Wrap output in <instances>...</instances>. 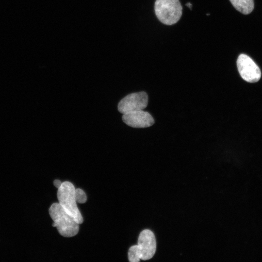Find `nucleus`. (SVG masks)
<instances>
[{
    "mask_svg": "<svg viewBox=\"0 0 262 262\" xmlns=\"http://www.w3.org/2000/svg\"><path fill=\"white\" fill-rule=\"evenodd\" d=\"M49 212L50 217L53 221L52 226L57 228L62 236L71 237L78 233L79 224L59 203H53L50 206Z\"/></svg>",
    "mask_w": 262,
    "mask_h": 262,
    "instance_id": "1",
    "label": "nucleus"
},
{
    "mask_svg": "<svg viewBox=\"0 0 262 262\" xmlns=\"http://www.w3.org/2000/svg\"><path fill=\"white\" fill-rule=\"evenodd\" d=\"M156 249L155 237L149 229L142 231L139 236L138 245L129 249L128 258L130 262H139L140 259L147 260L153 257Z\"/></svg>",
    "mask_w": 262,
    "mask_h": 262,
    "instance_id": "2",
    "label": "nucleus"
},
{
    "mask_svg": "<svg viewBox=\"0 0 262 262\" xmlns=\"http://www.w3.org/2000/svg\"><path fill=\"white\" fill-rule=\"evenodd\" d=\"M75 188L69 181L62 182L58 189L57 198L63 208L79 224L83 222V218L77 206L74 193Z\"/></svg>",
    "mask_w": 262,
    "mask_h": 262,
    "instance_id": "3",
    "label": "nucleus"
},
{
    "mask_svg": "<svg viewBox=\"0 0 262 262\" xmlns=\"http://www.w3.org/2000/svg\"><path fill=\"white\" fill-rule=\"evenodd\" d=\"M155 12L161 22L166 25H172L180 19L182 7L179 0H156Z\"/></svg>",
    "mask_w": 262,
    "mask_h": 262,
    "instance_id": "4",
    "label": "nucleus"
},
{
    "mask_svg": "<svg viewBox=\"0 0 262 262\" xmlns=\"http://www.w3.org/2000/svg\"><path fill=\"white\" fill-rule=\"evenodd\" d=\"M148 96L145 92L133 93L125 97L118 103V111L124 114L142 110L147 105Z\"/></svg>",
    "mask_w": 262,
    "mask_h": 262,
    "instance_id": "5",
    "label": "nucleus"
},
{
    "mask_svg": "<svg viewBox=\"0 0 262 262\" xmlns=\"http://www.w3.org/2000/svg\"><path fill=\"white\" fill-rule=\"evenodd\" d=\"M237 66L241 77L249 82H258L261 77L259 67L247 55L241 54L237 60Z\"/></svg>",
    "mask_w": 262,
    "mask_h": 262,
    "instance_id": "6",
    "label": "nucleus"
},
{
    "mask_svg": "<svg viewBox=\"0 0 262 262\" xmlns=\"http://www.w3.org/2000/svg\"><path fill=\"white\" fill-rule=\"evenodd\" d=\"M122 118L127 125L135 128L149 127L154 123L151 115L143 110L124 114Z\"/></svg>",
    "mask_w": 262,
    "mask_h": 262,
    "instance_id": "7",
    "label": "nucleus"
},
{
    "mask_svg": "<svg viewBox=\"0 0 262 262\" xmlns=\"http://www.w3.org/2000/svg\"><path fill=\"white\" fill-rule=\"evenodd\" d=\"M234 7L241 13L247 15L254 9L253 0H229Z\"/></svg>",
    "mask_w": 262,
    "mask_h": 262,
    "instance_id": "8",
    "label": "nucleus"
},
{
    "mask_svg": "<svg viewBox=\"0 0 262 262\" xmlns=\"http://www.w3.org/2000/svg\"><path fill=\"white\" fill-rule=\"evenodd\" d=\"M74 196L76 201L77 203H84L86 201V195L85 192L81 189H75Z\"/></svg>",
    "mask_w": 262,
    "mask_h": 262,
    "instance_id": "9",
    "label": "nucleus"
},
{
    "mask_svg": "<svg viewBox=\"0 0 262 262\" xmlns=\"http://www.w3.org/2000/svg\"><path fill=\"white\" fill-rule=\"evenodd\" d=\"M62 182L58 180H55L53 181L54 185L58 189L61 186Z\"/></svg>",
    "mask_w": 262,
    "mask_h": 262,
    "instance_id": "10",
    "label": "nucleus"
},
{
    "mask_svg": "<svg viewBox=\"0 0 262 262\" xmlns=\"http://www.w3.org/2000/svg\"><path fill=\"white\" fill-rule=\"evenodd\" d=\"M186 5L189 8L191 9L192 7V5L190 2H188L186 3Z\"/></svg>",
    "mask_w": 262,
    "mask_h": 262,
    "instance_id": "11",
    "label": "nucleus"
}]
</instances>
